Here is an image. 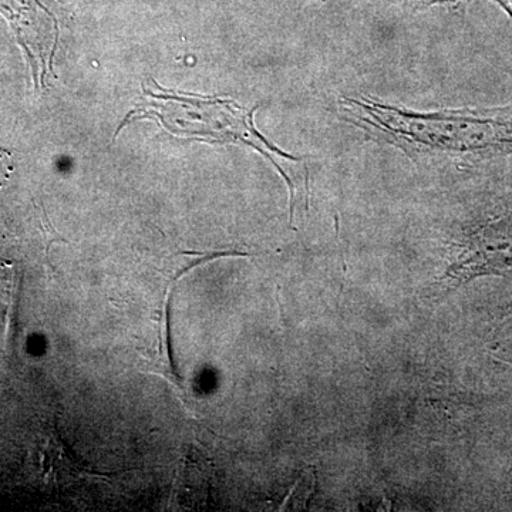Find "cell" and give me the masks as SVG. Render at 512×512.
I'll return each mask as SVG.
<instances>
[{"label": "cell", "instance_id": "6da1fadb", "mask_svg": "<svg viewBox=\"0 0 512 512\" xmlns=\"http://www.w3.org/2000/svg\"><path fill=\"white\" fill-rule=\"evenodd\" d=\"M348 104L346 109L360 126L370 127L367 130L412 154H447L471 160L512 154V106L426 116L366 100H349Z\"/></svg>", "mask_w": 512, "mask_h": 512}]
</instances>
